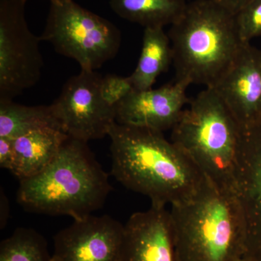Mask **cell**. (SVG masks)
Masks as SVG:
<instances>
[{
  "label": "cell",
  "mask_w": 261,
  "mask_h": 261,
  "mask_svg": "<svg viewBox=\"0 0 261 261\" xmlns=\"http://www.w3.org/2000/svg\"><path fill=\"white\" fill-rule=\"evenodd\" d=\"M108 136L111 174L128 190L149 197L152 205L186 202L207 180L163 132L116 123Z\"/></svg>",
  "instance_id": "1"
},
{
  "label": "cell",
  "mask_w": 261,
  "mask_h": 261,
  "mask_svg": "<svg viewBox=\"0 0 261 261\" xmlns=\"http://www.w3.org/2000/svg\"><path fill=\"white\" fill-rule=\"evenodd\" d=\"M111 190L109 176L88 142L68 136L45 169L20 180L17 200L30 212L76 220L100 209Z\"/></svg>",
  "instance_id": "2"
},
{
  "label": "cell",
  "mask_w": 261,
  "mask_h": 261,
  "mask_svg": "<svg viewBox=\"0 0 261 261\" xmlns=\"http://www.w3.org/2000/svg\"><path fill=\"white\" fill-rule=\"evenodd\" d=\"M173 51L176 81L213 87L227 71L243 43L235 15L217 0L187 4L168 33Z\"/></svg>",
  "instance_id": "3"
},
{
  "label": "cell",
  "mask_w": 261,
  "mask_h": 261,
  "mask_svg": "<svg viewBox=\"0 0 261 261\" xmlns=\"http://www.w3.org/2000/svg\"><path fill=\"white\" fill-rule=\"evenodd\" d=\"M180 261H238L246 251L247 231L235 192L206 180L192 199L171 205Z\"/></svg>",
  "instance_id": "4"
},
{
  "label": "cell",
  "mask_w": 261,
  "mask_h": 261,
  "mask_svg": "<svg viewBox=\"0 0 261 261\" xmlns=\"http://www.w3.org/2000/svg\"><path fill=\"white\" fill-rule=\"evenodd\" d=\"M240 135L224 101L206 87L184 110L171 137L212 185L234 192Z\"/></svg>",
  "instance_id": "5"
},
{
  "label": "cell",
  "mask_w": 261,
  "mask_h": 261,
  "mask_svg": "<svg viewBox=\"0 0 261 261\" xmlns=\"http://www.w3.org/2000/svg\"><path fill=\"white\" fill-rule=\"evenodd\" d=\"M40 38L85 70H96L113 59L121 44V32L116 25L73 0L50 3Z\"/></svg>",
  "instance_id": "6"
},
{
  "label": "cell",
  "mask_w": 261,
  "mask_h": 261,
  "mask_svg": "<svg viewBox=\"0 0 261 261\" xmlns=\"http://www.w3.org/2000/svg\"><path fill=\"white\" fill-rule=\"evenodd\" d=\"M27 2L0 0V100H13L42 75V40L27 23Z\"/></svg>",
  "instance_id": "7"
},
{
  "label": "cell",
  "mask_w": 261,
  "mask_h": 261,
  "mask_svg": "<svg viewBox=\"0 0 261 261\" xmlns=\"http://www.w3.org/2000/svg\"><path fill=\"white\" fill-rule=\"evenodd\" d=\"M102 77L96 70H81L65 82L51 104L63 132L71 138L100 140L116 123V110L108 107L99 94Z\"/></svg>",
  "instance_id": "8"
},
{
  "label": "cell",
  "mask_w": 261,
  "mask_h": 261,
  "mask_svg": "<svg viewBox=\"0 0 261 261\" xmlns=\"http://www.w3.org/2000/svg\"><path fill=\"white\" fill-rule=\"evenodd\" d=\"M124 225L108 215H90L55 235L53 261H120Z\"/></svg>",
  "instance_id": "9"
},
{
  "label": "cell",
  "mask_w": 261,
  "mask_h": 261,
  "mask_svg": "<svg viewBox=\"0 0 261 261\" xmlns=\"http://www.w3.org/2000/svg\"><path fill=\"white\" fill-rule=\"evenodd\" d=\"M240 130L261 123V50L243 44L232 64L213 87Z\"/></svg>",
  "instance_id": "10"
},
{
  "label": "cell",
  "mask_w": 261,
  "mask_h": 261,
  "mask_svg": "<svg viewBox=\"0 0 261 261\" xmlns=\"http://www.w3.org/2000/svg\"><path fill=\"white\" fill-rule=\"evenodd\" d=\"M189 86L176 81L155 89H134L117 106L116 123L161 132L172 129L191 100L186 94Z\"/></svg>",
  "instance_id": "11"
},
{
  "label": "cell",
  "mask_w": 261,
  "mask_h": 261,
  "mask_svg": "<svg viewBox=\"0 0 261 261\" xmlns=\"http://www.w3.org/2000/svg\"><path fill=\"white\" fill-rule=\"evenodd\" d=\"M120 261H180L171 213L164 206L132 214L124 225Z\"/></svg>",
  "instance_id": "12"
},
{
  "label": "cell",
  "mask_w": 261,
  "mask_h": 261,
  "mask_svg": "<svg viewBox=\"0 0 261 261\" xmlns=\"http://www.w3.org/2000/svg\"><path fill=\"white\" fill-rule=\"evenodd\" d=\"M235 195L246 223L247 246L261 244V123L241 130Z\"/></svg>",
  "instance_id": "13"
},
{
  "label": "cell",
  "mask_w": 261,
  "mask_h": 261,
  "mask_svg": "<svg viewBox=\"0 0 261 261\" xmlns=\"http://www.w3.org/2000/svg\"><path fill=\"white\" fill-rule=\"evenodd\" d=\"M68 137L63 130L47 128L12 140L15 159L11 173L20 180L42 172L56 159Z\"/></svg>",
  "instance_id": "14"
},
{
  "label": "cell",
  "mask_w": 261,
  "mask_h": 261,
  "mask_svg": "<svg viewBox=\"0 0 261 261\" xmlns=\"http://www.w3.org/2000/svg\"><path fill=\"white\" fill-rule=\"evenodd\" d=\"M172 62L171 40L163 28L145 29L140 59L129 75L134 89H152L158 77L168 69Z\"/></svg>",
  "instance_id": "15"
},
{
  "label": "cell",
  "mask_w": 261,
  "mask_h": 261,
  "mask_svg": "<svg viewBox=\"0 0 261 261\" xmlns=\"http://www.w3.org/2000/svg\"><path fill=\"white\" fill-rule=\"evenodd\" d=\"M113 11L121 18L146 28H163L179 20L185 0H110Z\"/></svg>",
  "instance_id": "16"
},
{
  "label": "cell",
  "mask_w": 261,
  "mask_h": 261,
  "mask_svg": "<svg viewBox=\"0 0 261 261\" xmlns=\"http://www.w3.org/2000/svg\"><path fill=\"white\" fill-rule=\"evenodd\" d=\"M47 128L63 132L51 105L27 106L13 100H0V137L15 140L34 130Z\"/></svg>",
  "instance_id": "17"
},
{
  "label": "cell",
  "mask_w": 261,
  "mask_h": 261,
  "mask_svg": "<svg viewBox=\"0 0 261 261\" xmlns=\"http://www.w3.org/2000/svg\"><path fill=\"white\" fill-rule=\"evenodd\" d=\"M0 261H53L46 239L30 228H17L0 244Z\"/></svg>",
  "instance_id": "18"
},
{
  "label": "cell",
  "mask_w": 261,
  "mask_h": 261,
  "mask_svg": "<svg viewBox=\"0 0 261 261\" xmlns=\"http://www.w3.org/2000/svg\"><path fill=\"white\" fill-rule=\"evenodd\" d=\"M239 38L243 44L261 37V0H253L235 15Z\"/></svg>",
  "instance_id": "19"
},
{
  "label": "cell",
  "mask_w": 261,
  "mask_h": 261,
  "mask_svg": "<svg viewBox=\"0 0 261 261\" xmlns=\"http://www.w3.org/2000/svg\"><path fill=\"white\" fill-rule=\"evenodd\" d=\"M133 90L129 76H121L115 73L104 75L99 84V94L103 102L116 111L118 104Z\"/></svg>",
  "instance_id": "20"
},
{
  "label": "cell",
  "mask_w": 261,
  "mask_h": 261,
  "mask_svg": "<svg viewBox=\"0 0 261 261\" xmlns=\"http://www.w3.org/2000/svg\"><path fill=\"white\" fill-rule=\"evenodd\" d=\"M15 159L13 140L0 137V167L12 172L14 167Z\"/></svg>",
  "instance_id": "21"
},
{
  "label": "cell",
  "mask_w": 261,
  "mask_h": 261,
  "mask_svg": "<svg viewBox=\"0 0 261 261\" xmlns=\"http://www.w3.org/2000/svg\"><path fill=\"white\" fill-rule=\"evenodd\" d=\"M220 4L222 5L228 11L233 15H236L244 7L251 3L253 0H217Z\"/></svg>",
  "instance_id": "22"
},
{
  "label": "cell",
  "mask_w": 261,
  "mask_h": 261,
  "mask_svg": "<svg viewBox=\"0 0 261 261\" xmlns=\"http://www.w3.org/2000/svg\"><path fill=\"white\" fill-rule=\"evenodd\" d=\"M243 257L250 261H261V244L247 247Z\"/></svg>",
  "instance_id": "23"
},
{
  "label": "cell",
  "mask_w": 261,
  "mask_h": 261,
  "mask_svg": "<svg viewBox=\"0 0 261 261\" xmlns=\"http://www.w3.org/2000/svg\"><path fill=\"white\" fill-rule=\"evenodd\" d=\"M1 204L3 205V208L1 207L2 210H3V214H1V228H4L5 224H6V217H5V211L8 212L9 207H8V200H7L6 197H5L4 192H1Z\"/></svg>",
  "instance_id": "24"
},
{
  "label": "cell",
  "mask_w": 261,
  "mask_h": 261,
  "mask_svg": "<svg viewBox=\"0 0 261 261\" xmlns=\"http://www.w3.org/2000/svg\"><path fill=\"white\" fill-rule=\"evenodd\" d=\"M50 3H61L64 2L68 1V0H49Z\"/></svg>",
  "instance_id": "25"
},
{
  "label": "cell",
  "mask_w": 261,
  "mask_h": 261,
  "mask_svg": "<svg viewBox=\"0 0 261 261\" xmlns=\"http://www.w3.org/2000/svg\"><path fill=\"white\" fill-rule=\"evenodd\" d=\"M238 261H250L247 260V259L245 258V257H242V258H240V260H238Z\"/></svg>",
  "instance_id": "26"
}]
</instances>
